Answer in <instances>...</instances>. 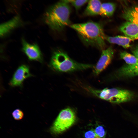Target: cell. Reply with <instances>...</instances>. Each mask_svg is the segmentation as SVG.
Segmentation results:
<instances>
[{"label": "cell", "instance_id": "5bb4252c", "mask_svg": "<svg viewBox=\"0 0 138 138\" xmlns=\"http://www.w3.org/2000/svg\"><path fill=\"white\" fill-rule=\"evenodd\" d=\"M120 55V58L124 60L128 65H133L138 63V59L134 55L125 51H121Z\"/></svg>", "mask_w": 138, "mask_h": 138}, {"label": "cell", "instance_id": "d6986e66", "mask_svg": "<svg viewBox=\"0 0 138 138\" xmlns=\"http://www.w3.org/2000/svg\"><path fill=\"white\" fill-rule=\"evenodd\" d=\"M85 138H99L96 133L94 130L91 129L85 132Z\"/></svg>", "mask_w": 138, "mask_h": 138}, {"label": "cell", "instance_id": "2e32d148", "mask_svg": "<svg viewBox=\"0 0 138 138\" xmlns=\"http://www.w3.org/2000/svg\"><path fill=\"white\" fill-rule=\"evenodd\" d=\"M94 130L96 135L99 138H105L106 133L105 129L102 125H98Z\"/></svg>", "mask_w": 138, "mask_h": 138}, {"label": "cell", "instance_id": "ba28073f", "mask_svg": "<svg viewBox=\"0 0 138 138\" xmlns=\"http://www.w3.org/2000/svg\"><path fill=\"white\" fill-rule=\"evenodd\" d=\"M31 76L28 67L22 65L19 67L15 71L9 84L13 87L21 86L24 80Z\"/></svg>", "mask_w": 138, "mask_h": 138}, {"label": "cell", "instance_id": "4fadbf2b", "mask_svg": "<svg viewBox=\"0 0 138 138\" xmlns=\"http://www.w3.org/2000/svg\"><path fill=\"white\" fill-rule=\"evenodd\" d=\"M116 8V4L113 3L108 2L102 4L100 15L108 17L111 16Z\"/></svg>", "mask_w": 138, "mask_h": 138}, {"label": "cell", "instance_id": "30bf717a", "mask_svg": "<svg viewBox=\"0 0 138 138\" xmlns=\"http://www.w3.org/2000/svg\"><path fill=\"white\" fill-rule=\"evenodd\" d=\"M122 17L127 21L138 24V6L125 8Z\"/></svg>", "mask_w": 138, "mask_h": 138}, {"label": "cell", "instance_id": "3957f363", "mask_svg": "<svg viewBox=\"0 0 138 138\" xmlns=\"http://www.w3.org/2000/svg\"><path fill=\"white\" fill-rule=\"evenodd\" d=\"M50 66L53 70L63 72L83 70L93 67L92 65L77 62L71 59L65 52L60 50L53 53Z\"/></svg>", "mask_w": 138, "mask_h": 138}, {"label": "cell", "instance_id": "ac0fdd59", "mask_svg": "<svg viewBox=\"0 0 138 138\" xmlns=\"http://www.w3.org/2000/svg\"><path fill=\"white\" fill-rule=\"evenodd\" d=\"M12 114L14 118L17 120L22 119L24 116L23 112L19 109H15L13 111Z\"/></svg>", "mask_w": 138, "mask_h": 138}, {"label": "cell", "instance_id": "9a60e30c", "mask_svg": "<svg viewBox=\"0 0 138 138\" xmlns=\"http://www.w3.org/2000/svg\"><path fill=\"white\" fill-rule=\"evenodd\" d=\"M65 2L71 4L76 10L79 9L85 4L88 2V0H63Z\"/></svg>", "mask_w": 138, "mask_h": 138}, {"label": "cell", "instance_id": "5b68a950", "mask_svg": "<svg viewBox=\"0 0 138 138\" xmlns=\"http://www.w3.org/2000/svg\"><path fill=\"white\" fill-rule=\"evenodd\" d=\"M76 120L74 111L70 108L61 111L50 129L51 134L57 135L68 129L75 123Z\"/></svg>", "mask_w": 138, "mask_h": 138}, {"label": "cell", "instance_id": "7c38bea8", "mask_svg": "<svg viewBox=\"0 0 138 138\" xmlns=\"http://www.w3.org/2000/svg\"><path fill=\"white\" fill-rule=\"evenodd\" d=\"M20 20L18 16L15 17L10 20L1 24L0 25V36L2 37L11 30L18 26Z\"/></svg>", "mask_w": 138, "mask_h": 138}, {"label": "cell", "instance_id": "277c9868", "mask_svg": "<svg viewBox=\"0 0 138 138\" xmlns=\"http://www.w3.org/2000/svg\"><path fill=\"white\" fill-rule=\"evenodd\" d=\"M90 93L98 97L110 102L119 103L127 102L134 97L131 91L119 88H106L102 90L95 89L89 86L85 88Z\"/></svg>", "mask_w": 138, "mask_h": 138}, {"label": "cell", "instance_id": "8fae6325", "mask_svg": "<svg viewBox=\"0 0 138 138\" xmlns=\"http://www.w3.org/2000/svg\"><path fill=\"white\" fill-rule=\"evenodd\" d=\"M102 3L98 0L89 1L84 11V14L92 16L100 15Z\"/></svg>", "mask_w": 138, "mask_h": 138}, {"label": "cell", "instance_id": "8992f818", "mask_svg": "<svg viewBox=\"0 0 138 138\" xmlns=\"http://www.w3.org/2000/svg\"><path fill=\"white\" fill-rule=\"evenodd\" d=\"M114 51L111 47L102 50L100 57L95 66L93 72L98 75L105 70L111 63L113 56Z\"/></svg>", "mask_w": 138, "mask_h": 138}, {"label": "cell", "instance_id": "6da1fadb", "mask_svg": "<svg viewBox=\"0 0 138 138\" xmlns=\"http://www.w3.org/2000/svg\"><path fill=\"white\" fill-rule=\"evenodd\" d=\"M70 26L77 32L80 39L86 45L100 49L104 48L106 36L100 23L89 21L73 24Z\"/></svg>", "mask_w": 138, "mask_h": 138}, {"label": "cell", "instance_id": "9c48e42d", "mask_svg": "<svg viewBox=\"0 0 138 138\" xmlns=\"http://www.w3.org/2000/svg\"><path fill=\"white\" fill-rule=\"evenodd\" d=\"M120 30L127 37L138 38V24L126 21L121 25Z\"/></svg>", "mask_w": 138, "mask_h": 138}, {"label": "cell", "instance_id": "ffe728a7", "mask_svg": "<svg viewBox=\"0 0 138 138\" xmlns=\"http://www.w3.org/2000/svg\"><path fill=\"white\" fill-rule=\"evenodd\" d=\"M132 52L134 55L138 59V45L133 47Z\"/></svg>", "mask_w": 138, "mask_h": 138}, {"label": "cell", "instance_id": "7a4b0ae2", "mask_svg": "<svg viewBox=\"0 0 138 138\" xmlns=\"http://www.w3.org/2000/svg\"><path fill=\"white\" fill-rule=\"evenodd\" d=\"M69 4L62 1L52 6L45 12V22L53 30L61 31L70 24L71 9Z\"/></svg>", "mask_w": 138, "mask_h": 138}, {"label": "cell", "instance_id": "e0dca14e", "mask_svg": "<svg viewBox=\"0 0 138 138\" xmlns=\"http://www.w3.org/2000/svg\"><path fill=\"white\" fill-rule=\"evenodd\" d=\"M128 71L129 74L131 77L138 75V63L134 65H129Z\"/></svg>", "mask_w": 138, "mask_h": 138}, {"label": "cell", "instance_id": "52a82bcc", "mask_svg": "<svg viewBox=\"0 0 138 138\" xmlns=\"http://www.w3.org/2000/svg\"><path fill=\"white\" fill-rule=\"evenodd\" d=\"M22 51L31 60H36L42 62L43 59L42 54L39 47L36 44H31L24 39L22 40Z\"/></svg>", "mask_w": 138, "mask_h": 138}]
</instances>
